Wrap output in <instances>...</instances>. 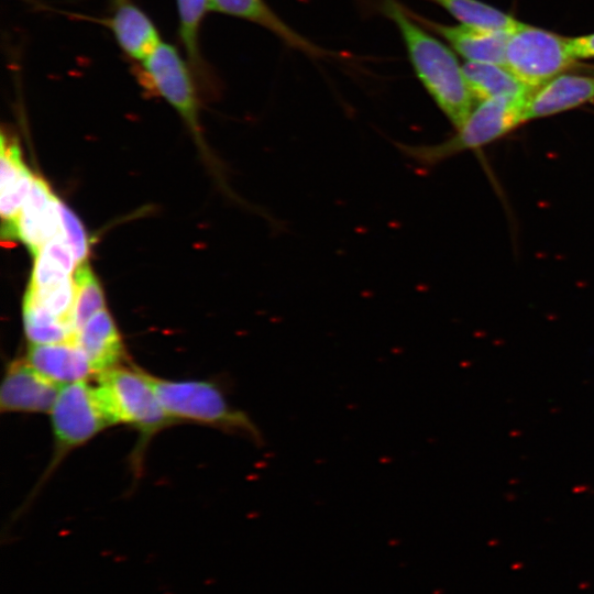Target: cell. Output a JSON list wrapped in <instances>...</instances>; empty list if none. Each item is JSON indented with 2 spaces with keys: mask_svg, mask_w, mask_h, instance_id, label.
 <instances>
[{
  "mask_svg": "<svg viewBox=\"0 0 594 594\" xmlns=\"http://www.w3.org/2000/svg\"><path fill=\"white\" fill-rule=\"evenodd\" d=\"M128 0H112L113 4L119 6L123 2H127Z\"/></svg>",
  "mask_w": 594,
  "mask_h": 594,
  "instance_id": "cell-24",
  "label": "cell"
},
{
  "mask_svg": "<svg viewBox=\"0 0 594 594\" xmlns=\"http://www.w3.org/2000/svg\"><path fill=\"white\" fill-rule=\"evenodd\" d=\"M570 43L576 59L594 58V33L570 37Z\"/></svg>",
  "mask_w": 594,
  "mask_h": 594,
  "instance_id": "cell-23",
  "label": "cell"
},
{
  "mask_svg": "<svg viewBox=\"0 0 594 594\" xmlns=\"http://www.w3.org/2000/svg\"><path fill=\"white\" fill-rule=\"evenodd\" d=\"M51 417L55 461L112 426L98 397L96 386L89 385L87 381L62 386L51 410Z\"/></svg>",
  "mask_w": 594,
  "mask_h": 594,
  "instance_id": "cell-6",
  "label": "cell"
},
{
  "mask_svg": "<svg viewBox=\"0 0 594 594\" xmlns=\"http://www.w3.org/2000/svg\"><path fill=\"white\" fill-rule=\"evenodd\" d=\"M75 340L87 355L95 374L119 366L124 360L121 334L106 308L77 331Z\"/></svg>",
  "mask_w": 594,
  "mask_h": 594,
  "instance_id": "cell-13",
  "label": "cell"
},
{
  "mask_svg": "<svg viewBox=\"0 0 594 594\" xmlns=\"http://www.w3.org/2000/svg\"><path fill=\"white\" fill-rule=\"evenodd\" d=\"M208 10L256 23L274 33L289 47L301 51L309 56L328 55L324 50L285 23L264 0H208Z\"/></svg>",
  "mask_w": 594,
  "mask_h": 594,
  "instance_id": "cell-14",
  "label": "cell"
},
{
  "mask_svg": "<svg viewBox=\"0 0 594 594\" xmlns=\"http://www.w3.org/2000/svg\"><path fill=\"white\" fill-rule=\"evenodd\" d=\"M96 389L110 422L130 425L143 439L176 422L162 407L148 373L140 369H110L98 375Z\"/></svg>",
  "mask_w": 594,
  "mask_h": 594,
  "instance_id": "cell-4",
  "label": "cell"
},
{
  "mask_svg": "<svg viewBox=\"0 0 594 594\" xmlns=\"http://www.w3.org/2000/svg\"><path fill=\"white\" fill-rule=\"evenodd\" d=\"M22 314L29 344L56 343L75 338L70 327L32 301L23 299Z\"/></svg>",
  "mask_w": 594,
  "mask_h": 594,
  "instance_id": "cell-19",
  "label": "cell"
},
{
  "mask_svg": "<svg viewBox=\"0 0 594 594\" xmlns=\"http://www.w3.org/2000/svg\"><path fill=\"white\" fill-rule=\"evenodd\" d=\"M62 386L50 381L26 360L6 369L0 389L1 413H51Z\"/></svg>",
  "mask_w": 594,
  "mask_h": 594,
  "instance_id": "cell-8",
  "label": "cell"
},
{
  "mask_svg": "<svg viewBox=\"0 0 594 594\" xmlns=\"http://www.w3.org/2000/svg\"><path fill=\"white\" fill-rule=\"evenodd\" d=\"M529 98L499 97L477 101L463 125L448 140L429 145L397 143V146L419 165H436L462 152L487 145L526 122Z\"/></svg>",
  "mask_w": 594,
  "mask_h": 594,
  "instance_id": "cell-3",
  "label": "cell"
},
{
  "mask_svg": "<svg viewBox=\"0 0 594 594\" xmlns=\"http://www.w3.org/2000/svg\"><path fill=\"white\" fill-rule=\"evenodd\" d=\"M594 100V76L562 74L530 96L525 121L547 118Z\"/></svg>",
  "mask_w": 594,
  "mask_h": 594,
  "instance_id": "cell-12",
  "label": "cell"
},
{
  "mask_svg": "<svg viewBox=\"0 0 594 594\" xmlns=\"http://www.w3.org/2000/svg\"><path fill=\"white\" fill-rule=\"evenodd\" d=\"M382 10L397 25L424 88L454 129L461 128L477 100L453 52L428 33L397 1L384 0Z\"/></svg>",
  "mask_w": 594,
  "mask_h": 594,
  "instance_id": "cell-1",
  "label": "cell"
},
{
  "mask_svg": "<svg viewBox=\"0 0 594 594\" xmlns=\"http://www.w3.org/2000/svg\"><path fill=\"white\" fill-rule=\"evenodd\" d=\"M408 12L422 26L441 35L468 62L506 66V45L510 32L464 24L444 25Z\"/></svg>",
  "mask_w": 594,
  "mask_h": 594,
  "instance_id": "cell-10",
  "label": "cell"
},
{
  "mask_svg": "<svg viewBox=\"0 0 594 594\" xmlns=\"http://www.w3.org/2000/svg\"><path fill=\"white\" fill-rule=\"evenodd\" d=\"M73 280L75 287L74 331L76 334L94 315L105 309V295L87 261L76 266Z\"/></svg>",
  "mask_w": 594,
  "mask_h": 594,
  "instance_id": "cell-18",
  "label": "cell"
},
{
  "mask_svg": "<svg viewBox=\"0 0 594 594\" xmlns=\"http://www.w3.org/2000/svg\"><path fill=\"white\" fill-rule=\"evenodd\" d=\"M107 20L122 51L135 62H143L160 46V34L150 18L136 6L123 2Z\"/></svg>",
  "mask_w": 594,
  "mask_h": 594,
  "instance_id": "cell-15",
  "label": "cell"
},
{
  "mask_svg": "<svg viewBox=\"0 0 594 594\" xmlns=\"http://www.w3.org/2000/svg\"><path fill=\"white\" fill-rule=\"evenodd\" d=\"M31 170L23 162V157L15 140L6 133L1 136L0 150V191L19 183Z\"/></svg>",
  "mask_w": 594,
  "mask_h": 594,
  "instance_id": "cell-21",
  "label": "cell"
},
{
  "mask_svg": "<svg viewBox=\"0 0 594 594\" xmlns=\"http://www.w3.org/2000/svg\"><path fill=\"white\" fill-rule=\"evenodd\" d=\"M62 234L58 198L47 183L35 176L15 226V240L36 256L53 238Z\"/></svg>",
  "mask_w": 594,
  "mask_h": 594,
  "instance_id": "cell-9",
  "label": "cell"
},
{
  "mask_svg": "<svg viewBox=\"0 0 594 594\" xmlns=\"http://www.w3.org/2000/svg\"><path fill=\"white\" fill-rule=\"evenodd\" d=\"M575 62L570 37L522 22L508 35L506 67L534 90L562 75Z\"/></svg>",
  "mask_w": 594,
  "mask_h": 594,
  "instance_id": "cell-5",
  "label": "cell"
},
{
  "mask_svg": "<svg viewBox=\"0 0 594 594\" xmlns=\"http://www.w3.org/2000/svg\"><path fill=\"white\" fill-rule=\"evenodd\" d=\"M462 68L477 101L499 97L528 98L535 91L504 65L466 62Z\"/></svg>",
  "mask_w": 594,
  "mask_h": 594,
  "instance_id": "cell-16",
  "label": "cell"
},
{
  "mask_svg": "<svg viewBox=\"0 0 594 594\" xmlns=\"http://www.w3.org/2000/svg\"><path fill=\"white\" fill-rule=\"evenodd\" d=\"M144 89L163 97L198 135V101L191 74L177 50L161 43L155 52L134 68Z\"/></svg>",
  "mask_w": 594,
  "mask_h": 594,
  "instance_id": "cell-7",
  "label": "cell"
},
{
  "mask_svg": "<svg viewBox=\"0 0 594 594\" xmlns=\"http://www.w3.org/2000/svg\"><path fill=\"white\" fill-rule=\"evenodd\" d=\"M165 413L174 421H194L243 436L263 444V436L250 416L234 408L223 391L210 381H169L148 374Z\"/></svg>",
  "mask_w": 594,
  "mask_h": 594,
  "instance_id": "cell-2",
  "label": "cell"
},
{
  "mask_svg": "<svg viewBox=\"0 0 594 594\" xmlns=\"http://www.w3.org/2000/svg\"><path fill=\"white\" fill-rule=\"evenodd\" d=\"M444 10L461 24L494 31L512 32L520 21L480 0H429Z\"/></svg>",
  "mask_w": 594,
  "mask_h": 594,
  "instance_id": "cell-17",
  "label": "cell"
},
{
  "mask_svg": "<svg viewBox=\"0 0 594 594\" xmlns=\"http://www.w3.org/2000/svg\"><path fill=\"white\" fill-rule=\"evenodd\" d=\"M62 235L72 249L77 265L87 261L89 252L88 237L78 217L58 199Z\"/></svg>",
  "mask_w": 594,
  "mask_h": 594,
  "instance_id": "cell-22",
  "label": "cell"
},
{
  "mask_svg": "<svg viewBox=\"0 0 594 594\" xmlns=\"http://www.w3.org/2000/svg\"><path fill=\"white\" fill-rule=\"evenodd\" d=\"M26 362L59 386L86 381L95 374L75 338L56 343L29 344Z\"/></svg>",
  "mask_w": 594,
  "mask_h": 594,
  "instance_id": "cell-11",
  "label": "cell"
},
{
  "mask_svg": "<svg viewBox=\"0 0 594 594\" xmlns=\"http://www.w3.org/2000/svg\"><path fill=\"white\" fill-rule=\"evenodd\" d=\"M177 8L180 38L186 48L189 66L200 78H204L208 70L199 51L198 31L208 10V0H177Z\"/></svg>",
  "mask_w": 594,
  "mask_h": 594,
  "instance_id": "cell-20",
  "label": "cell"
}]
</instances>
